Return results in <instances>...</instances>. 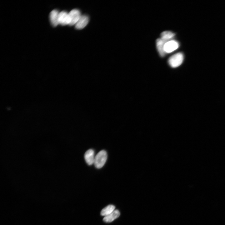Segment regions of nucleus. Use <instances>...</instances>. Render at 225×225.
<instances>
[{
  "instance_id": "obj_1",
  "label": "nucleus",
  "mask_w": 225,
  "mask_h": 225,
  "mask_svg": "<svg viewBox=\"0 0 225 225\" xmlns=\"http://www.w3.org/2000/svg\"><path fill=\"white\" fill-rule=\"evenodd\" d=\"M107 158L106 152L102 150L99 152L96 155L94 163L95 167L98 169L102 168L104 165Z\"/></svg>"
},
{
  "instance_id": "obj_2",
  "label": "nucleus",
  "mask_w": 225,
  "mask_h": 225,
  "mask_svg": "<svg viewBox=\"0 0 225 225\" xmlns=\"http://www.w3.org/2000/svg\"><path fill=\"white\" fill-rule=\"evenodd\" d=\"M183 60V55L181 52L176 53L171 56L168 59L169 65L172 68H177L180 66Z\"/></svg>"
},
{
  "instance_id": "obj_3",
  "label": "nucleus",
  "mask_w": 225,
  "mask_h": 225,
  "mask_svg": "<svg viewBox=\"0 0 225 225\" xmlns=\"http://www.w3.org/2000/svg\"><path fill=\"white\" fill-rule=\"evenodd\" d=\"M69 15L70 18V26L75 25L77 22L82 15L79 10L78 9H73L69 13Z\"/></svg>"
},
{
  "instance_id": "obj_4",
  "label": "nucleus",
  "mask_w": 225,
  "mask_h": 225,
  "mask_svg": "<svg viewBox=\"0 0 225 225\" xmlns=\"http://www.w3.org/2000/svg\"><path fill=\"white\" fill-rule=\"evenodd\" d=\"M179 46V44L177 41L171 40L167 42L164 46L165 53H170L177 49Z\"/></svg>"
},
{
  "instance_id": "obj_5",
  "label": "nucleus",
  "mask_w": 225,
  "mask_h": 225,
  "mask_svg": "<svg viewBox=\"0 0 225 225\" xmlns=\"http://www.w3.org/2000/svg\"><path fill=\"white\" fill-rule=\"evenodd\" d=\"M58 23L62 25H69L70 18L69 13L65 11L60 12L58 16Z\"/></svg>"
},
{
  "instance_id": "obj_6",
  "label": "nucleus",
  "mask_w": 225,
  "mask_h": 225,
  "mask_svg": "<svg viewBox=\"0 0 225 225\" xmlns=\"http://www.w3.org/2000/svg\"><path fill=\"white\" fill-rule=\"evenodd\" d=\"M89 21V17L86 15H82L76 23L75 28L77 29H81L85 28L88 24Z\"/></svg>"
},
{
  "instance_id": "obj_7",
  "label": "nucleus",
  "mask_w": 225,
  "mask_h": 225,
  "mask_svg": "<svg viewBox=\"0 0 225 225\" xmlns=\"http://www.w3.org/2000/svg\"><path fill=\"white\" fill-rule=\"evenodd\" d=\"M168 41L161 38L157 39L156 40V46L160 55L163 57L165 53L164 50V46Z\"/></svg>"
},
{
  "instance_id": "obj_8",
  "label": "nucleus",
  "mask_w": 225,
  "mask_h": 225,
  "mask_svg": "<svg viewBox=\"0 0 225 225\" xmlns=\"http://www.w3.org/2000/svg\"><path fill=\"white\" fill-rule=\"evenodd\" d=\"M59 12L56 9L52 10L50 13L49 18L52 25L56 27L59 24L58 16Z\"/></svg>"
},
{
  "instance_id": "obj_9",
  "label": "nucleus",
  "mask_w": 225,
  "mask_h": 225,
  "mask_svg": "<svg viewBox=\"0 0 225 225\" xmlns=\"http://www.w3.org/2000/svg\"><path fill=\"white\" fill-rule=\"evenodd\" d=\"M94 151L92 149H89L86 151L84 154V158L87 164L92 165L94 162Z\"/></svg>"
},
{
  "instance_id": "obj_10",
  "label": "nucleus",
  "mask_w": 225,
  "mask_h": 225,
  "mask_svg": "<svg viewBox=\"0 0 225 225\" xmlns=\"http://www.w3.org/2000/svg\"><path fill=\"white\" fill-rule=\"evenodd\" d=\"M120 215L119 211L118 210H114L110 214L105 216L103 221L106 222H110L118 218Z\"/></svg>"
},
{
  "instance_id": "obj_11",
  "label": "nucleus",
  "mask_w": 225,
  "mask_h": 225,
  "mask_svg": "<svg viewBox=\"0 0 225 225\" xmlns=\"http://www.w3.org/2000/svg\"><path fill=\"white\" fill-rule=\"evenodd\" d=\"M175 34L170 31H165L161 34V38L168 41L172 40Z\"/></svg>"
},
{
  "instance_id": "obj_12",
  "label": "nucleus",
  "mask_w": 225,
  "mask_h": 225,
  "mask_svg": "<svg viewBox=\"0 0 225 225\" xmlns=\"http://www.w3.org/2000/svg\"><path fill=\"white\" fill-rule=\"evenodd\" d=\"M115 207L112 205H109L103 209L101 212L102 216H107L112 213L115 209Z\"/></svg>"
}]
</instances>
